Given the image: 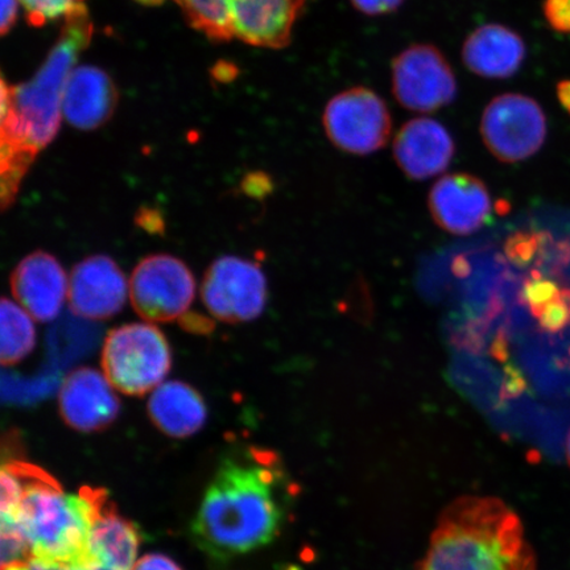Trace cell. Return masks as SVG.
I'll return each instance as SVG.
<instances>
[{
	"label": "cell",
	"instance_id": "1",
	"mask_svg": "<svg viewBox=\"0 0 570 570\" xmlns=\"http://www.w3.org/2000/svg\"><path fill=\"white\" fill-rule=\"evenodd\" d=\"M291 489L275 453L247 448L224 455L191 522V539L219 562L273 543L295 497Z\"/></svg>",
	"mask_w": 570,
	"mask_h": 570
},
{
	"label": "cell",
	"instance_id": "2",
	"mask_svg": "<svg viewBox=\"0 0 570 570\" xmlns=\"http://www.w3.org/2000/svg\"><path fill=\"white\" fill-rule=\"evenodd\" d=\"M92 24L87 7L71 13L52 51L32 80L2 81L0 107V169L2 209L16 202L21 180L36 156L60 130L63 89L78 56L90 45Z\"/></svg>",
	"mask_w": 570,
	"mask_h": 570
},
{
	"label": "cell",
	"instance_id": "3",
	"mask_svg": "<svg viewBox=\"0 0 570 570\" xmlns=\"http://www.w3.org/2000/svg\"><path fill=\"white\" fill-rule=\"evenodd\" d=\"M419 570H537L514 510L498 498L463 497L444 510Z\"/></svg>",
	"mask_w": 570,
	"mask_h": 570
},
{
	"label": "cell",
	"instance_id": "4",
	"mask_svg": "<svg viewBox=\"0 0 570 570\" xmlns=\"http://www.w3.org/2000/svg\"><path fill=\"white\" fill-rule=\"evenodd\" d=\"M21 482L16 510L2 523L18 527L31 558L60 564H99L89 551L92 504L89 489L67 494L52 475L28 463L11 462Z\"/></svg>",
	"mask_w": 570,
	"mask_h": 570
},
{
	"label": "cell",
	"instance_id": "5",
	"mask_svg": "<svg viewBox=\"0 0 570 570\" xmlns=\"http://www.w3.org/2000/svg\"><path fill=\"white\" fill-rule=\"evenodd\" d=\"M195 30L213 41L237 39L246 45L282 49L305 0H175Z\"/></svg>",
	"mask_w": 570,
	"mask_h": 570
},
{
	"label": "cell",
	"instance_id": "6",
	"mask_svg": "<svg viewBox=\"0 0 570 570\" xmlns=\"http://www.w3.org/2000/svg\"><path fill=\"white\" fill-rule=\"evenodd\" d=\"M101 366L114 389L142 396L166 380L173 367V351L166 334L153 323L126 324L107 334Z\"/></svg>",
	"mask_w": 570,
	"mask_h": 570
},
{
	"label": "cell",
	"instance_id": "7",
	"mask_svg": "<svg viewBox=\"0 0 570 570\" xmlns=\"http://www.w3.org/2000/svg\"><path fill=\"white\" fill-rule=\"evenodd\" d=\"M196 279L181 259L168 254L142 258L128 287L135 312L147 323H173L187 315L196 296Z\"/></svg>",
	"mask_w": 570,
	"mask_h": 570
},
{
	"label": "cell",
	"instance_id": "8",
	"mask_svg": "<svg viewBox=\"0 0 570 570\" xmlns=\"http://www.w3.org/2000/svg\"><path fill=\"white\" fill-rule=\"evenodd\" d=\"M323 126L327 139L342 151L370 155L387 145L392 118L387 104L375 91L355 87L326 104Z\"/></svg>",
	"mask_w": 570,
	"mask_h": 570
},
{
	"label": "cell",
	"instance_id": "9",
	"mask_svg": "<svg viewBox=\"0 0 570 570\" xmlns=\"http://www.w3.org/2000/svg\"><path fill=\"white\" fill-rule=\"evenodd\" d=\"M480 131L484 146L498 160L518 163L543 147L547 118L533 98L508 92L484 107Z\"/></svg>",
	"mask_w": 570,
	"mask_h": 570
},
{
	"label": "cell",
	"instance_id": "10",
	"mask_svg": "<svg viewBox=\"0 0 570 570\" xmlns=\"http://www.w3.org/2000/svg\"><path fill=\"white\" fill-rule=\"evenodd\" d=\"M267 279L255 262L225 255L206 269L202 298L213 318L226 324L248 323L266 308Z\"/></svg>",
	"mask_w": 570,
	"mask_h": 570
},
{
	"label": "cell",
	"instance_id": "11",
	"mask_svg": "<svg viewBox=\"0 0 570 570\" xmlns=\"http://www.w3.org/2000/svg\"><path fill=\"white\" fill-rule=\"evenodd\" d=\"M392 92L399 105L434 112L454 101L458 80L451 62L432 45H413L392 61Z\"/></svg>",
	"mask_w": 570,
	"mask_h": 570
},
{
	"label": "cell",
	"instance_id": "12",
	"mask_svg": "<svg viewBox=\"0 0 570 570\" xmlns=\"http://www.w3.org/2000/svg\"><path fill=\"white\" fill-rule=\"evenodd\" d=\"M130 296V287L118 263L107 255H91L71 269L68 284L69 308L77 317L109 320Z\"/></svg>",
	"mask_w": 570,
	"mask_h": 570
},
{
	"label": "cell",
	"instance_id": "13",
	"mask_svg": "<svg viewBox=\"0 0 570 570\" xmlns=\"http://www.w3.org/2000/svg\"><path fill=\"white\" fill-rule=\"evenodd\" d=\"M104 373L81 367L67 375L59 392L63 422L77 432L95 433L116 422L120 403Z\"/></svg>",
	"mask_w": 570,
	"mask_h": 570
},
{
	"label": "cell",
	"instance_id": "14",
	"mask_svg": "<svg viewBox=\"0 0 570 570\" xmlns=\"http://www.w3.org/2000/svg\"><path fill=\"white\" fill-rule=\"evenodd\" d=\"M11 292L16 302L38 323L59 316L68 298L69 277L55 255L33 252L13 268Z\"/></svg>",
	"mask_w": 570,
	"mask_h": 570
},
{
	"label": "cell",
	"instance_id": "15",
	"mask_svg": "<svg viewBox=\"0 0 570 570\" xmlns=\"http://www.w3.org/2000/svg\"><path fill=\"white\" fill-rule=\"evenodd\" d=\"M430 209L441 229L466 235L479 232L488 223L493 204L487 185L479 177L453 174L434 184Z\"/></svg>",
	"mask_w": 570,
	"mask_h": 570
},
{
	"label": "cell",
	"instance_id": "16",
	"mask_svg": "<svg viewBox=\"0 0 570 570\" xmlns=\"http://www.w3.org/2000/svg\"><path fill=\"white\" fill-rule=\"evenodd\" d=\"M454 151V141L446 127L426 117L409 120L394 140L397 166L413 180H426L443 173Z\"/></svg>",
	"mask_w": 570,
	"mask_h": 570
},
{
	"label": "cell",
	"instance_id": "17",
	"mask_svg": "<svg viewBox=\"0 0 570 570\" xmlns=\"http://www.w3.org/2000/svg\"><path fill=\"white\" fill-rule=\"evenodd\" d=\"M89 495L92 504L91 559L112 570H132L138 561L137 529L118 514L105 490L89 489Z\"/></svg>",
	"mask_w": 570,
	"mask_h": 570
},
{
	"label": "cell",
	"instance_id": "18",
	"mask_svg": "<svg viewBox=\"0 0 570 570\" xmlns=\"http://www.w3.org/2000/svg\"><path fill=\"white\" fill-rule=\"evenodd\" d=\"M118 92L109 75L91 66L75 67L62 96V117L80 130H96L116 110Z\"/></svg>",
	"mask_w": 570,
	"mask_h": 570
},
{
	"label": "cell",
	"instance_id": "19",
	"mask_svg": "<svg viewBox=\"0 0 570 570\" xmlns=\"http://www.w3.org/2000/svg\"><path fill=\"white\" fill-rule=\"evenodd\" d=\"M525 45L520 35L511 28L490 23L470 33L462 46V61L472 73L503 80L522 68Z\"/></svg>",
	"mask_w": 570,
	"mask_h": 570
},
{
	"label": "cell",
	"instance_id": "20",
	"mask_svg": "<svg viewBox=\"0 0 570 570\" xmlns=\"http://www.w3.org/2000/svg\"><path fill=\"white\" fill-rule=\"evenodd\" d=\"M147 409L158 430L175 439L194 436L208 417L202 394L181 381L161 383L149 396Z\"/></svg>",
	"mask_w": 570,
	"mask_h": 570
},
{
	"label": "cell",
	"instance_id": "21",
	"mask_svg": "<svg viewBox=\"0 0 570 570\" xmlns=\"http://www.w3.org/2000/svg\"><path fill=\"white\" fill-rule=\"evenodd\" d=\"M0 323H2L0 360L4 367L16 366L26 360L36 346L33 318L17 302L3 297L0 304Z\"/></svg>",
	"mask_w": 570,
	"mask_h": 570
},
{
	"label": "cell",
	"instance_id": "22",
	"mask_svg": "<svg viewBox=\"0 0 570 570\" xmlns=\"http://www.w3.org/2000/svg\"><path fill=\"white\" fill-rule=\"evenodd\" d=\"M24 7L28 23L42 27L57 19H67L83 9V0H20Z\"/></svg>",
	"mask_w": 570,
	"mask_h": 570
},
{
	"label": "cell",
	"instance_id": "23",
	"mask_svg": "<svg viewBox=\"0 0 570 570\" xmlns=\"http://www.w3.org/2000/svg\"><path fill=\"white\" fill-rule=\"evenodd\" d=\"M543 12L553 31L570 33V0H544Z\"/></svg>",
	"mask_w": 570,
	"mask_h": 570
},
{
	"label": "cell",
	"instance_id": "24",
	"mask_svg": "<svg viewBox=\"0 0 570 570\" xmlns=\"http://www.w3.org/2000/svg\"><path fill=\"white\" fill-rule=\"evenodd\" d=\"M2 570H112L102 564H60V562H49L30 558L24 561L13 562V564L2 567Z\"/></svg>",
	"mask_w": 570,
	"mask_h": 570
},
{
	"label": "cell",
	"instance_id": "25",
	"mask_svg": "<svg viewBox=\"0 0 570 570\" xmlns=\"http://www.w3.org/2000/svg\"><path fill=\"white\" fill-rule=\"evenodd\" d=\"M356 11L368 17L387 16L404 3V0H348Z\"/></svg>",
	"mask_w": 570,
	"mask_h": 570
},
{
	"label": "cell",
	"instance_id": "26",
	"mask_svg": "<svg viewBox=\"0 0 570 570\" xmlns=\"http://www.w3.org/2000/svg\"><path fill=\"white\" fill-rule=\"evenodd\" d=\"M132 570H181L174 560L163 554L142 556Z\"/></svg>",
	"mask_w": 570,
	"mask_h": 570
},
{
	"label": "cell",
	"instance_id": "27",
	"mask_svg": "<svg viewBox=\"0 0 570 570\" xmlns=\"http://www.w3.org/2000/svg\"><path fill=\"white\" fill-rule=\"evenodd\" d=\"M20 0H2V18H0V32L7 35L16 26Z\"/></svg>",
	"mask_w": 570,
	"mask_h": 570
},
{
	"label": "cell",
	"instance_id": "28",
	"mask_svg": "<svg viewBox=\"0 0 570 570\" xmlns=\"http://www.w3.org/2000/svg\"><path fill=\"white\" fill-rule=\"evenodd\" d=\"M184 330L190 333L206 334L213 331V321L199 315H185L181 317Z\"/></svg>",
	"mask_w": 570,
	"mask_h": 570
},
{
	"label": "cell",
	"instance_id": "29",
	"mask_svg": "<svg viewBox=\"0 0 570 570\" xmlns=\"http://www.w3.org/2000/svg\"><path fill=\"white\" fill-rule=\"evenodd\" d=\"M137 220L138 225L145 227L148 232L158 233L164 230V223L158 210L148 208L145 210L141 209L139 210Z\"/></svg>",
	"mask_w": 570,
	"mask_h": 570
},
{
	"label": "cell",
	"instance_id": "30",
	"mask_svg": "<svg viewBox=\"0 0 570 570\" xmlns=\"http://www.w3.org/2000/svg\"><path fill=\"white\" fill-rule=\"evenodd\" d=\"M235 75H237V70L232 63H218L213 70V77L219 82L232 81Z\"/></svg>",
	"mask_w": 570,
	"mask_h": 570
},
{
	"label": "cell",
	"instance_id": "31",
	"mask_svg": "<svg viewBox=\"0 0 570 570\" xmlns=\"http://www.w3.org/2000/svg\"><path fill=\"white\" fill-rule=\"evenodd\" d=\"M556 95H558L562 109L570 116V80L559 82L558 88H556Z\"/></svg>",
	"mask_w": 570,
	"mask_h": 570
},
{
	"label": "cell",
	"instance_id": "32",
	"mask_svg": "<svg viewBox=\"0 0 570 570\" xmlns=\"http://www.w3.org/2000/svg\"><path fill=\"white\" fill-rule=\"evenodd\" d=\"M135 2H138L142 6L153 7V6H160L164 2H166V0H135Z\"/></svg>",
	"mask_w": 570,
	"mask_h": 570
},
{
	"label": "cell",
	"instance_id": "33",
	"mask_svg": "<svg viewBox=\"0 0 570 570\" xmlns=\"http://www.w3.org/2000/svg\"><path fill=\"white\" fill-rule=\"evenodd\" d=\"M567 458H568V462L570 465V432L568 434V440H567Z\"/></svg>",
	"mask_w": 570,
	"mask_h": 570
}]
</instances>
